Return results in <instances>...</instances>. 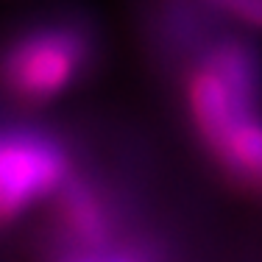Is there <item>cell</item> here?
Here are the masks:
<instances>
[{
  "instance_id": "cell-1",
  "label": "cell",
  "mask_w": 262,
  "mask_h": 262,
  "mask_svg": "<svg viewBox=\"0 0 262 262\" xmlns=\"http://www.w3.org/2000/svg\"><path fill=\"white\" fill-rule=\"evenodd\" d=\"M148 42L182 126L234 192L262 204V45L201 0H159Z\"/></svg>"
},
{
  "instance_id": "cell-2",
  "label": "cell",
  "mask_w": 262,
  "mask_h": 262,
  "mask_svg": "<svg viewBox=\"0 0 262 262\" xmlns=\"http://www.w3.org/2000/svg\"><path fill=\"white\" fill-rule=\"evenodd\" d=\"M103 34L81 9H53L0 36V101L36 112L92 84L103 64Z\"/></svg>"
},
{
  "instance_id": "cell-3",
  "label": "cell",
  "mask_w": 262,
  "mask_h": 262,
  "mask_svg": "<svg viewBox=\"0 0 262 262\" xmlns=\"http://www.w3.org/2000/svg\"><path fill=\"white\" fill-rule=\"evenodd\" d=\"M148 217L151 215L134 187L84 159L48 201L39 248L98 251Z\"/></svg>"
},
{
  "instance_id": "cell-4",
  "label": "cell",
  "mask_w": 262,
  "mask_h": 262,
  "mask_svg": "<svg viewBox=\"0 0 262 262\" xmlns=\"http://www.w3.org/2000/svg\"><path fill=\"white\" fill-rule=\"evenodd\" d=\"M81 162L70 131L31 117L0 120V229L48 207Z\"/></svg>"
},
{
  "instance_id": "cell-5",
  "label": "cell",
  "mask_w": 262,
  "mask_h": 262,
  "mask_svg": "<svg viewBox=\"0 0 262 262\" xmlns=\"http://www.w3.org/2000/svg\"><path fill=\"white\" fill-rule=\"evenodd\" d=\"M36 262H182V248L157 217H148L128 234L98 251H59L39 248Z\"/></svg>"
},
{
  "instance_id": "cell-6",
  "label": "cell",
  "mask_w": 262,
  "mask_h": 262,
  "mask_svg": "<svg viewBox=\"0 0 262 262\" xmlns=\"http://www.w3.org/2000/svg\"><path fill=\"white\" fill-rule=\"evenodd\" d=\"M201 3L232 20L234 26L251 31L254 36L262 34V0H201Z\"/></svg>"
}]
</instances>
